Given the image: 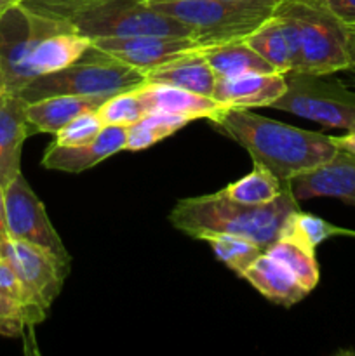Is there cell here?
Here are the masks:
<instances>
[{"label":"cell","instance_id":"1","mask_svg":"<svg viewBox=\"0 0 355 356\" xmlns=\"http://www.w3.org/2000/svg\"><path fill=\"white\" fill-rule=\"evenodd\" d=\"M209 122L246 148L254 165L268 169L285 186L292 177L327 162L338 152L331 136L292 127L244 108H221Z\"/></svg>","mask_w":355,"mask_h":356},{"label":"cell","instance_id":"2","mask_svg":"<svg viewBox=\"0 0 355 356\" xmlns=\"http://www.w3.org/2000/svg\"><path fill=\"white\" fill-rule=\"evenodd\" d=\"M294 211H298V202L291 188L265 205L240 204L232 200L225 190H219L180 200L169 219L174 228L191 238L200 240L205 233H228L246 236L267 250L281 236L285 221Z\"/></svg>","mask_w":355,"mask_h":356},{"label":"cell","instance_id":"3","mask_svg":"<svg viewBox=\"0 0 355 356\" xmlns=\"http://www.w3.org/2000/svg\"><path fill=\"white\" fill-rule=\"evenodd\" d=\"M23 3L61 17L90 42L132 35L195 37L190 26L153 9L148 0H23Z\"/></svg>","mask_w":355,"mask_h":356},{"label":"cell","instance_id":"4","mask_svg":"<svg viewBox=\"0 0 355 356\" xmlns=\"http://www.w3.org/2000/svg\"><path fill=\"white\" fill-rule=\"evenodd\" d=\"M153 9L195 31L205 47L242 40L270 19L282 0H148Z\"/></svg>","mask_w":355,"mask_h":356},{"label":"cell","instance_id":"5","mask_svg":"<svg viewBox=\"0 0 355 356\" xmlns=\"http://www.w3.org/2000/svg\"><path fill=\"white\" fill-rule=\"evenodd\" d=\"M146 83L145 73L90 47L72 65L58 72L40 75L21 89L17 96L26 103L63 94L77 96H113L139 89Z\"/></svg>","mask_w":355,"mask_h":356},{"label":"cell","instance_id":"6","mask_svg":"<svg viewBox=\"0 0 355 356\" xmlns=\"http://www.w3.org/2000/svg\"><path fill=\"white\" fill-rule=\"evenodd\" d=\"M275 14L291 24L298 40L296 72L333 75L352 68L350 31L310 0H282Z\"/></svg>","mask_w":355,"mask_h":356},{"label":"cell","instance_id":"7","mask_svg":"<svg viewBox=\"0 0 355 356\" xmlns=\"http://www.w3.org/2000/svg\"><path fill=\"white\" fill-rule=\"evenodd\" d=\"M285 92L270 108L317 122L326 127L355 131V92L327 79L305 72H287Z\"/></svg>","mask_w":355,"mask_h":356},{"label":"cell","instance_id":"8","mask_svg":"<svg viewBox=\"0 0 355 356\" xmlns=\"http://www.w3.org/2000/svg\"><path fill=\"white\" fill-rule=\"evenodd\" d=\"M6 225L9 238L40 247L54 257L66 275L70 273V252L23 174H17L6 188Z\"/></svg>","mask_w":355,"mask_h":356},{"label":"cell","instance_id":"9","mask_svg":"<svg viewBox=\"0 0 355 356\" xmlns=\"http://www.w3.org/2000/svg\"><path fill=\"white\" fill-rule=\"evenodd\" d=\"M30 10L31 31L24 65L26 86L37 76L58 72L75 63L93 44L61 17Z\"/></svg>","mask_w":355,"mask_h":356},{"label":"cell","instance_id":"10","mask_svg":"<svg viewBox=\"0 0 355 356\" xmlns=\"http://www.w3.org/2000/svg\"><path fill=\"white\" fill-rule=\"evenodd\" d=\"M93 45L145 75L167 63L204 49V45L195 37H183V35H132V37L96 38L93 40Z\"/></svg>","mask_w":355,"mask_h":356},{"label":"cell","instance_id":"11","mask_svg":"<svg viewBox=\"0 0 355 356\" xmlns=\"http://www.w3.org/2000/svg\"><path fill=\"white\" fill-rule=\"evenodd\" d=\"M0 261L9 264L45 309L58 299L68 277L51 254L23 240H0Z\"/></svg>","mask_w":355,"mask_h":356},{"label":"cell","instance_id":"12","mask_svg":"<svg viewBox=\"0 0 355 356\" xmlns=\"http://www.w3.org/2000/svg\"><path fill=\"white\" fill-rule=\"evenodd\" d=\"M289 188L296 202L329 197L355 207V155L338 149L327 162L292 177Z\"/></svg>","mask_w":355,"mask_h":356},{"label":"cell","instance_id":"13","mask_svg":"<svg viewBox=\"0 0 355 356\" xmlns=\"http://www.w3.org/2000/svg\"><path fill=\"white\" fill-rule=\"evenodd\" d=\"M127 127L120 125H104L103 131L93 141L82 145H54L45 149L42 156V165L49 170L79 174L93 169L108 156L125 149Z\"/></svg>","mask_w":355,"mask_h":356},{"label":"cell","instance_id":"14","mask_svg":"<svg viewBox=\"0 0 355 356\" xmlns=\"http://www.w3.org/2000/svg\"><path fill=\"white\" fill-rule=\"evenodd\" d=\"M287 89L284 73L251 72L235 76H216L212 99L223 108H270Z\"/></svg>","mask_w":355,"mask_h":356},{"label":"cell","instance_id":"15","mask_svg":"<svg viewBox=\"0 0 355 356\" xmlns=\"http://www.w3.org/2000/svg\"><path fill=\"white\" fill-rule=\"evenodd\" d=\"M26 104L17 94L0 92V186L3 190L21 174V152L31 134Z\"/></svg>","mask_w":355,"mask_h":356},{"label":"cell","instance_id":"16","mask_svg":"<svg viewBox=\"0 0 355 356\" xmlns=\"http://www.w3.org/2000/svg\"><path fill=\"white\" fill-rule=\"evenodd\" d=\"M110 96H77L63 94L26 104V120L31 132L58 134L68 122L86 111H97Z\"/></svg>","mask_w":355,"mask_h":356},{"label":"cell","instance_id":"17","mask_svg":"<svg viewBox=\"0 0 355 356\" xmlns=\"http://www.w3.org/2000/svg\"><path fill=\"white\" fill-rule=\"evenodd\" d=\"M244 280L249 282L261 296L270 299L275 305L294 306L310 294L301 282L281 263L268 256L267 252L261 254L242 275Z\"/></svg>","mask_w":355,"mask_h":356},{"label":"cell","instance_id":"18","mask_svg":"<svg viewBox=\"0 0 355 356\" xmlns=\"http://www.w3.org/2000/svg\"><path fill=\"white\" fill-rule=\"evenodd\" d=\"M138 96L141 97L146 111L181 115V117H187L190 120H197V118L211 120L223 108L212 97L200 96V94L190 92V90L174 86H166V83L146 82L145 86L138 89Z\"/></svg>","mask_w":355,"mask_h":356},{"label":"cell","instance_id":"19","mask_svg":"<svg viewBox=\"0 0 355 356\" xmlns=\"http://www.w3.org/2000/svg\"><path fill=\"white\" fill-rule=\"evenodd\" d=\"M246 42L278 73L298 70V40L291 24L274 14L253 31Z\"/></svg>","mask_w":355,"mask_h":356},{"label":"cell","instance_id":"20","mask_svg":"<svg viewBox=\"0 0 355 356\" xmlns=\"http://www.w3.org/2000/svg\"><path fill=\"white\" fill-rule=\"evenodd\" d=\"M146 82L166 83L180 87L200 96L212 97L216 86V75L200 51L184 58L171 61L146 75Z\"/></svg>","mask_w":355,"mask_h":356},{"label":"cell","instance_id":"21","mask_svg":"<svg viewBox=\"0 0 355 356\" xmlns=\"http://www.w3.org/2000/svg\"><path fill=\"white\" fill-rule=\"evenodd\" d=\"M202 56L209 66L212 68L216 76H235L242 73L260 72L271 73L275 72L253 47L242 40L225 42V44L211 45V47L202 49Z\"/></svg>","mask_w":355,"mask_h":356},{"label":"cell","instance_id":"22","mask_svg":"<svg viewBox=\"0 0 355 356\" xmlns=\"http://www.w3.org/2000/svg\"><path fill=\"white\" fill-rule=\"evenodd\" d=\"M265 252L274 259L281 261L308 292L317 287L320 280L319 263H317L315 250L308 249L303 243L289 238V236H278Z\"/></svg>","mask_w":355,"mask_h":356},{"label":"cell","instance_id":"23","mask_svg":"<svg viewBox=\"0 0 355 356\" xmlns=\"http://www.w3.org/2000/svg\"><path fill=\"white\" fill-rule=\"evenodd\" d=\"M191 122L190 118L181 115L164 113V111H148L141 120L127 127V139L125 149L127 152H141L157 145L162 139L169 138L174 132Z\"/></svg>","mask_w":355,"mask_h":356},{"label":"cell","instance_id":"24","mask_svg":"<svg viewBox=\"0 0 355 356\" xmlns=\"http://www.w3.org/2000/svg\"><path fill=\"white\" fill-rule=\"evenodd\" d=\"M287 188L289 186L282 184L270 170L261 165H254V169L247 176L228 184L223 190L232 200L240 202V204L265 205L281 197Z\"/></svg>","mask_w":355,"mask_h":356},{"label":"cell","instance_id":"25","mask_svg":"<svg viewBox=\"0 0 355 356\" xmlns=\"http://www.w3.org/2000/svg\"><path fill=\"white\" fill-rule=\"evenodd\" d=\"M200 240L207 242L214 250L216 257L240 278L244 271L265 252L263 247L253 240L228 233H205Z\"/></svg>","mask_w":355,"mask_h":356},{"label":"cell","instance_id":"26","mask_svg":"<svg viewBox=\"0 0 355 356\" xmlns=\"http://www.w3.org/2000/svg\"><path fill=\"white\" fill-rule=\"evenodd\" d=\"M336 235H348V232L347 229H341L338 228V226L331 225V222L324 221L319 216L301 212L299 209L289 216L281 233V236H289V238L303 243V245L308 247V249L312 250H317V247H319L324 240Z\"/></svg>","mask_w":355,"mask_h":356},{"label":"cell","instance_id":"27","mask_svg":"<svg viewBox=\"0 0 355 356\" xmlns=\"http://www.w3.org/2000/svg\"><path fill=\"white\" fill-rule=\"evenodd\" d=\"M146 113L148 111H146L141 97L138 96V89L113 94L97 110V115L104 125H120V127H129V125L136 124Z\"/></svg>","mask_w":355,"mask_h":356},{"label":"cell","instance_id":"28","mask_svg":"<svg viewBox=\"0 0 355 356\" xmlns=\"http://www.w3.org/2000/svg\"><path fill=\"white\" fill-rule=\"evenodd\" d=\"M0 294H3L6 298L13 299L14 302L23 306L33 327L44 322L45 316H47L49 309H45L37 301V298L28 291L26 285L19 280V277L3 261H0Z\"/></svg>","mask_w":355,"mask_h":356},{"label":"cell","instance_id":"29","mask_svg":"<svg viewBox=\"0 0 355 356\" xmlns=\"http://www.w3.org/2000/svg\"><path fill=\"white\" fill-rule=\"evenodd\" d=\"M104 124L100 118L97 111H86L73 118L56 134L58 145H82V143L93 141L101 131Z\"/></svg>","mask_w":355,"mask_h":356},{"label":"cell","instance_id":"30","mask_svg":"<svg viewBox=\"0 0 355 356\" xmlns=\"http://www.w3.org/2000/svg\"><path fill=\"white\" fill-rule=\"evenodd\" d=\"M28 329H33L23 306L0 294V336L23 337Z\"/></svg>","mask_w":355,"mask_h":356},{"label":"cell","instance_id":"31","mask_svg":"<svg viewBox=\"0 0 355 356\" xmlns=\"http://www.w3.org/2000/svg\"><path fill=\"white\" fill-rule=\"evenodd\" d=\"M310 2L333 14L345 26H355V0H310Z\"/></svg>","mask_w":355,"mask_h":356},{"label":"cell","instance_id":"32","mask_svg":"<svg viewBox=\"0 0 355 356\" xmlns=\"http://www.w3.org/2000/svg\"><path fill=\"white\" fill-rule=\"evenodd\" d=\"M331 139L338 149L355 155V131H348L345 136H331Z\"/></svg>","mask_w":355,"mask_h":356},{"label":"cell","instance_id":"33","mask_svg":"<svg viewBox=\"0 0 355 356\" xmlns=\"http://www.w3.org/2000/svg\"><path fill=\"white\" fill-rule=\"evenodd\" d=\"M9 238L6 225V190L0 186V240Z\"/></svg>","mask_w":355,"mask_h":356},{"label":"cell","instance_id":"34","mask_svg":"<svg viewBox=\"0 0 355 356\" xmlns=\"http://www.w3.org/2000/svg\"><path fill=\"white\" fill-rule=\"evenodd\" d=\"M350 31V58H352V68H355V26L348 28Z\"/></svg>","mask_w":355,"mask_h":356},{"label":"cell","instance_id":"35","mask_svg":"<svg viewBox=\"0 0 355 356\" xmlns=\"http://www.w3.org/2000/svg\"><path fill=\"white\" fill-rule=\"evenodd\" d=\"M19 2H23V0H0V13L6 9H9V7L16 6V3H19Z\"/></svg>","mask_w":355,"mask_h":356},{"label":"cell","instance_id":"36","mask_svg":"<svg viewBox=\"0 0 355 356\" xmlns=\"http://www.w3.org/2000/svg\"><path fill=\"white\" fill-rule=\"evenodd\" d=\"M6 87H3V79H2V72H0V92H3Z\"/></svg>","mask_w":355,"mask_h":356}]
</instances>
